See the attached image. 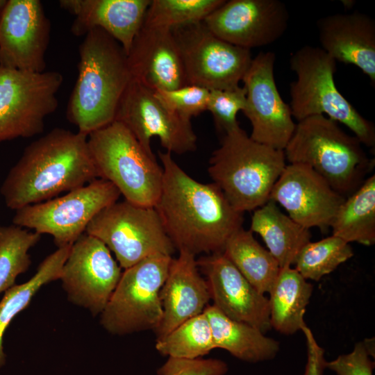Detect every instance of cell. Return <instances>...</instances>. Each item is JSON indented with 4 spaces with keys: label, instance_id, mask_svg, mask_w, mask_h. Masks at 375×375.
Wrapping results in <instances>:
<instances>
[{
    "label": "cell",
    "instance_id": "obj_12",
    "mask_svg": "<svg viewBox=\"0 0 375 375\" xmlns=\"http://www.w3.org/2000/svg\"><path fill=\"white\" fill-rule=\"evenodd\" d=\"M171 30L181 54L187 84L208 90L240 86L253 59L250 50L218 38L203 22Z\"/></svg>",
    "mask_w": 375,
    "mask_h": 375
},
{
    "label": "cell",
    "instance_id": "obj_31",
    "mask_svg": "<svg viewBox=\"0 0 375 375\" xmlns=\"http://www.w3.org/2000/svg\"><path fill=\"white\" fill-rule=\"evenodd\" d=\"M40 236L13 224L0 226V293L13 286L17 277L28 270L31 263L28 251Z\"/></svg>",
    "mask_w": 375,
    "mask_h": 375
},
{
    "label": "cell",
    "instance_id": "obj_29",
    "mask_svg": "<svg viewBox=\"0 0 375 375\" xmlns=\"http://www.w3.org/2000/svg\"><path fill=\"white\" fill-rule=\"evenodd\" d=\"M71 246L58 247L44 259L35 274L28 281L14 285L4 292L0 301V368L5 365L6 361L3 346L6 328L12 319L29 305L43 285L60 279Z\"/></svg>",
    "mask_w": 375,
    "mask_h": 375
},
{
    "label": "cell",
    "instance_id": "obj_13",
    "mask_svg": "<svg viewBox=\"0 0 375 375\" xmlns=\"http://www.w3.org/2000/svg\"><path fill=\"white\" fill-rule=\"evenodd\" d=\"M115 120L124 125L150 153L153 138H158L170 153L183 154L197 148L190 120L172 112L154 90L134 79L121 99Z\"/></svg>",
    "mask_w": 375,
    "mask_h": 375
},
{
    "label": "cell",
    "instance_id": "obj_14",
    "mask_svg": "<svg viewBox=\"0 0 375 375\" xmlns=\"http://www.w3.org/2000/svg\"><path fill=\"white\" fill-rule=\"evenodd\" d=\"M122 274L109 249L84 233L72 244L60 280L68 299L96 316L104 310Z\"/></svg>",
    "mask_w": 375,
    "mask_h": 375
},
{
    "label": "cell",
    "instance_id": "obj_19",
    "mask_svg": "<svg viewBox=\"0 0 375 375\" xmlns=\"http://www.w3.org/2000/svg\"><path fill=\"white\" fill-rule=\"evenodd\" d=\"M205 276L213 306L228 317L263 333L270 328L269 299L259 292L223 253L197 260Z\"/></svg>",
    "mask_w": 375,
    "mask_h": 375
},
{
    "label": "cell",
    "instance_id": "obj_7",
    "mask_svg": "<svg viewBox=\"0 0 375 375\" xmlns=\"http://www.w3.org/2000/svg\"><path fill=\"white\" fill-rule=\"evenodd\" d=\"M88 144L99 178L112 183L130 203L155 206L162 167L124 125L115 120L88 135Z\"/></svg>",
    "mask_w": 375,
    "mask_h": 375
},
{
    "label": "cell",
    "instance_id": "obj_27",
    "mask_svg": "<svg viewBox=\"0 0 375 375\" xmlns=\"http://www.w3.org/2000/svg\"><path fill=\"white\" fill-rule=\"evenodd\" d=\"M332 235L365 246L375 243V175L345 198L331 225Z\"/></svg>",
    "mask_w": 375,
    "mask_h": 375
},
{
    "label": "cell",
    "instance_id": "obj_33",
    "mask_svg": "<svg viewBox=\"0 0 375 375\" xmlns=\"http://www.w3.org/2000/svg\"><path fill=\"white\" fill-rule=\"evenodd\" d=\"M225 0H151L143 25L173 28L203 22Z\"/></svg>",
    "mask_w": 375,
    "mask_h": 375
},
{
    "label": "cell",
    "instance_id": "obj_17",
    "mask_svg": "<svg viewBox=\"0 0 375 375\" xmlns=\"http://www.w3.org/2000/svg\"><path fill=\"white\" fill-rule=\"evenodd\" d=\"M51 24L39 0H8L0 14V66L43 72Z\"/></svg>",
    "mask_w": 375,
    "mask_h": 375
},
{
    "label": "cell",
    "instance_id": "obj_22",
    "mask_svg": "<svg viewBox=\"0 0 375 375\" xmlns=\"http://www.w3.org/2000/svg\"><path fill=\"white\" fill-rule=\"evenodd\" d=\"M196 256L178 251L173 258L160 292L162 317L154 330L162 337L188 319L203 312L211 299L206 279L200 274Z\"/></svg>",
    "mask_w": 375,
    "mask_h": 375
},
{
    "label": "cell",
    "instance_id": "obj_10",
    "mask_svg": "<svg viewBox=\"0 0 375 375\" xmlns=\"http://www.w3.org/2000/svg\"><path fill=\"white\" fill-rule=\"evenodd\" d=\"M121 194L110 182L97 178L65 195L15 210L12 224L39 234H49L58 247L72 245L103 209Z\"/></svg>",
    "mask_w": 375,
    "mask_h": 375
},
{
    "label": "cell",
    "instance_id": "obj_21",
    "mask_svg": "<svg viewBox=\"0 0 375 375\" xmlns=\"http://www.w3.org/2000/svg\"><path fill=\"white\" fill-rule=\"evenodd\" d=\"M321 48L336 62L353 65L375 83V21L353 11L335 13L317 22Z\"/></svg>",
    "mask_w": 375,
    "mask_h": 375
},
{
    "label": "cell",
    "instance_id": "obj_5",
    "mask_svg": "<svg viewBox=\"0 0 375 375\" xmlns=\"http://www.w3.org/2000/svg\"><path fill=\"white\" fill-rule=\"evenodd\" d=\"M283 151L290 163L310 167L345 198L361 185L374 166L360 141L323 115L297 122Z\"/></svg>",
    "mask_w": 375,
    "mask_h": 375
},
{
    "label": "cell",
    "instance_id": "obj_2",
    "mask_svg": "<svg viewBox=\"0 0 375 375\" xmlns=\"http://www.w3.org/2000/svg\"><path fill=\"white\" fill-rule=\"evenodd\" d=\"M99 178L88 136L56 128L28 145L0 192L11 210L51 199Z\"/></svg>",
    "mask_w": 375,
    "mask_h": 375
},
{
    "label": "cell",
    "instance_id": "obj_9",
    "mask_svg": "<svg viewBox=\"0 0 375 375\" xmlns=\"http://www.w3.org/2000/svg\"><path fill=\"white\" fill-rule=\"evenodd\" d=\"M85 233L101 240L126 269L155 255L172 256L174 251L154 207L116 201L99 212Z\"/></svg>",
    "mask_w": 375,
    "mask_h": 375
},
{
    "label": "cell",
    "instance_id": "obj_1",
    "mask_svg": "<svg viewBox=\"0 0 375 375\" xmlns=\"http://www.w3.org/2000/svg\"><path fill=\"white\" fill-rule=\"evenodd\" d=\"M158 156L163 178L154 208L175 249L195 256L222 253L231 235L242 228L243 213L216 184L188 174L172 153L159 151Z\"/></svg>",
    "mask_w": 375,
    "mask_h": 375
},
{
    "label": "cell",
    "instance_id": "obj_38",
    "mask_svg": "<svg viewBox=\"0 0 375 375\" xmlns=\"http://www.w3.org/2000/svg\"><path fill=\"white\" fill-rule=\"evenodd\" d=\"M306 342L307 363L303 375H323L326 368L324 350L318 344L312 332L306 326L301 328Z\"/></svg>",
    "mask_w": 375,
    "mask_h": 375
},
{
    "label": "cell",
    "instance_id": "obj_25",
    "mask_svg": "<svg viewBox=\"0 0 375 375\" xmlns=\"http://www.w3.org/2000/svg\"><path fill=\"white\" fill-rule=\"evenodd\" d=\"M203 313L210 323L215 348L250 362L272 359L278 353V342L259 329L228 317L213 305H208Z\"/></svg>",
    "mask_w": 375,
    "mask_h": 375
},
{
    "label": "cell",
    "instance_id": "obj_36",
    "mask_svg": "<svg viewBox=\"0 0 375 375\" xmlns=\"http://www.w3.org/2000/svg\"><path fill=\"white\" fill-rule=\"evenodd\" d=\"M224 366L217 359H182L169 357L158 375H223Z\"/></svg>",
    "mask_w": 375,
    "mask_h": 375
},
{
    "label": "cell",
    "instance_id": "obj_15",
    "mask_svg": "<svg viewBox=\"0 0 375 375\" xmlns=\"http://www.w3.org/2000/svg\"><path fill=\"white\" fill-rule=\"evenodd\" d=\"M276 55L261 51L252 59L243 79L246 92L244 115L254 141L284 151L296 126L289 104L282 99L274 78Z\"/></svg>",
    "mask_w": 375,
    "mask_h": 375
},
{
    "label": "cell",
    "instance_id": "obj_16",
    "mask_svg": "<svg viewBox=\"0 0 375 375\" xmlns=\"http://www.w3.org/2000/svg\"><path fill=\"white\" fill-rule=\"evenodd\" d=\"M289 18L287 6L280 0H225L203 22L222 40L251 50L280 39Z\"/></svg>",
    "mask_w": 375,
    "mask_h": 375
},
{
    "label": "cell",
    "instance_id": "obj_23",
    "mask_svg": "<svg viewBox=\"0 0 375 375\" xmlns=\"http://www.w3.org/2000/svg\"><path fill=\"white\" fill-rule=\"evenodd\" d=\"M151 0H60V6L74 15L71 32L85 36L94 28L110 35L128 54L142 28Z\"/></svg>",
    "mask_w": 375,
    "mask_h": 375
},
{
    "label": "cell",
    "instance_id": "obj_28",
    "mask_svg": "<svg viewBox=\"0 0 375 375\" xmlns=\"http://www.w3.org/2000/svg\"><path fill=\"white\" fill-rule=\"evenodd\" d=\"M222 253L259 292L269 293L281 267L250 230L241 228L233 234Z\"/></svg>",
    "mask_w": 375,
    "mask_h": 375
},
{
    "label": "cell",
    "instance_id": "obj_34",
    "mask_svg": "<svg viewBox=\"0 0 375 375\" xmlns=\"http://www.w3.org/2000/svg\"><path fill=\"white\" fill-rule=\"evenodd\" d=\"M245 103L246 92L243 86L210 90L207 110L211 112L217 130L224 135L240 126L237 115L239 111H243Z\"/></svg>",
    "mask_w": 375,
    "mask_h": 375
},
{
    "label": "cell",
    "instance_id": "obj_30",
    "mask_svg": "<svg viewBox=\"0 0 375 375\" xmlns=\"http://www.w3.org/2000/svg\"><path fill=\"white\" fill-rule=\"evenodd\" d=\"M156 350L163 356L182 359L199 358L215 349L210 323L203 312L157 338Z\"/></svg>",
    "mask_w": 375,
    "mask_h": 375
},
{
    "label": "cell",
    "instance_id": "obj_6",
    "mask_svg": "<svg viewBox=\"0 0 375 375\" xmlns=\"http://www.w3.org/2000/svg\"><path fill=\"white\" fill-rule=\"evenodd\" d=\"M297 75L290 85L289 104L297 122L323 115L348 127L362 145L375 147V127L338 90L334 74L336 61L321 47L305 45L290 57Z\"/></svg>",
    "mask_w": 375,
    "mask_h": 375
},
{
    "label": "cell",
    "instance_id": "obj_18",
    "mask_svg": "<svg viewBox=\"0 0 375 375\" xmlns=\"http://www.w3.org/2000/svg\"><path fill=\"white\" fill-rule=\"evenodd\" d=\"M269 199L301 226L324 231L331 227L345 197L310 167L290 163L275 183Z\"/></svg>",
    "mask_w": 375,
    "mask_h": 375
},
{
    "label": "cell",
    "instance_id": "obj_20",
    "mask_svg": "<svg viewBox=\"0 0 375 375\" xmlns=\"http://www.w3.org/2000/svg\"><path fill=\"white\" fill-rule=\"evenodd\" d=\"M127 60L132 78L154 91L187 85L181 54L169 28L142 25Z\"/></svg>",
    "mask_w": 375,
    "mask_h": 375
},
{
    "label": "cell",
    "instance_id": "obj_32",
    "mask_svg": "<svg viewBox=\"0 0 375 375\" xmlns=\"http://www.w3.org/2000/svg\"><path fill=\"white\" fill-rule=\"evenodd\" d=\"M353 256L349 243L332 235L306 244L296 259L294 269L305 279L317 281Z\"/></svg>",
    "mask_w": 375,
    "mask_h": 375
},
{
    "label": "cell",
    "instance_id": "obj_24",
    "mask_svg": "<svg viewBox=\"0 0 375 375\" xmlns=\"http://www.w3.org/2000/svg\"><path fill=\"white\" fill-rule=\"evenodd\" d=\"M250 231L261 236L281 268L294 265L299 253L310 242L312 237L309 228L282 212L270 199L254 210Z\"/></svg>",
    "mask_w": 375,
    "mask_h": 375
},
{
    "label": "cell",
    "instance_id": "obj_37",
    "mask_svg": "<svg viewBox=\"0 0 375 375\" xmlns=\"http://www.w3.org/2000/svg\"><path fill=\"white\" fill-rule=\"evenodd\" d=\"M369 355L365 343L358 342L351 353L326 362V368L333 370L337 375H372L374 363Z\"/></svg>",
    "mask_w": 375,
    "mask_h": 375
},
{
    "label": "cell",
    "instance_id": "obj_11",
    "mask_svg": "<svg viewBox=\"0 0 375 375\" xmlns=\"http://www.w3.org/2000/svg\"><path fill=\"white\" fill-rule=\"evenodd\" d=\"M58 72H31L0 66V142L43 132L58 106Z\"/></svg>",
    "mask_w": 375,
    "mask_h": 375
},
{
    "label": "cell",
    "instance_id": "obj_4",
    "mask_svg": "<svg viewBox=\"0 0 375 375\" xmlns=\"http://www.w3.org/2000/svg\"><path fill=\"white\" fill-rule=\"evenodd\" d=\"M285 160L283 151L254 141L238 126L223 135L208 172L231 206L244 213L269 200Z\"/></svg>",
    "mask_w": 375,
    "mask_h": 375
},
{
    "label": "cell",
    "instance_id": "obj_3",
    "mask_svg": "<svg viewBox=\"0 0 375 375\" xmlns=\"http://www.w3.org/2000/svg\"><path fill=\"white\" fill-rule=\"evenodd\" d=\"M78 76L67 106V120L87 136L113 122L132 81L127 54L100 28L90 31L78 48Z\"/></svg>",
    "mask_w": 375,
    "mask_h": 375
},
{
    "label": "cell",
    "instance_id": "obj_8",
    "mask_svg": "<svg viewBox=\"0 0 375 375\" xmlns=\"http://www.w3.org/2000/svg\"><path fill=\"white\" fill-rule=\"evenodd\" d=\"M172 259V256L155 255L122 272L100 315L104 329L121 335L158 326L162 317L160 292Z\"/></svg>",
    "mask_w": 375,
    "mask_h": 375
},
{
    "label": "cell",
    "instance_id": "obj_39",
    "mask_svg": "<svg viewBox=\"0 0 375 375\" xmlns=\"http://www.w3.org/2000/svg\"><path fill=\"white\" fill-rule=\"evenodd\" d=\"M8 3V0H0V14L3 12Z\"/></svg>",
    "mask_w": 375,
    "mask_h": 375
},
{
    "label": "cell",
    "instance_id": "obj_35",
    "mask_svg": "<svg viewBox=\"0 0 375 375\" xmlns=\"http://www.w3.org/2000/svg\"><path fill=\"white\" fill-rule=\"evenodd\" d=\"M162 103L172 112L184 119L191 120L207 110L210 90L187 84L171 90L155 91Z\"/></svg>",
    "mask_w": 375,
    "mask_h": 375
},
{
    "label": "cell",
    "instance_id": "obj_26",
    "mask_svg": "<svg viewBox=\"0 0 375 375\" xmlns=\"http://www.w3.org/2000/svg\"><path fill=\"white\" fill-rule=\"evenodd\" d=\"M312 288L294 268H281L269 293L271 328L284 335L301 330Z\"/></svg>",
    "mask_w": 375,
    "mask_h": 375
}]
</instances>
